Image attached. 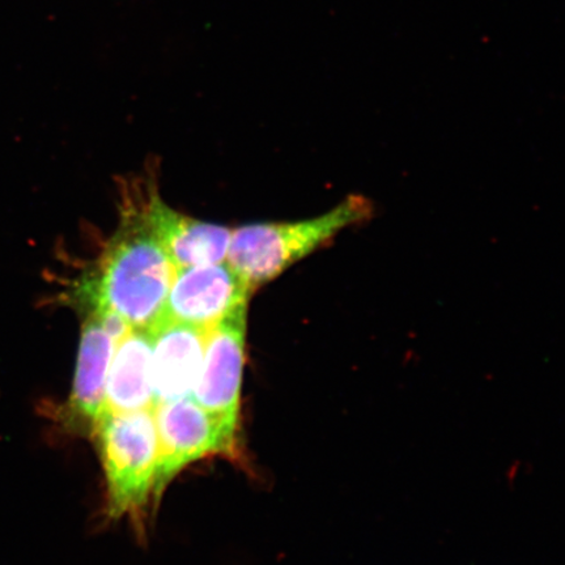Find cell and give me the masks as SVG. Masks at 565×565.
Returning <instances> with one entry per match:
<instances>
[{"mask_svg": "<svg viewBox=\"0 0 565 565\" xmlns=\"http://www.w3.org/2000/svg\"><path fill=\"white\" fill-rule=\"evenodd\" d=\"M175 267L152 236L139 210H127L95 271L81 282L87 310H105L131 329L150 330L164 313Z\"/></svg>", "mask_w": 565, "mask_h": 565, "instance_id": "6da1fadb", "label": "cell"}, {"mask_svg": "<svg viewBox=\"0 0 565 565\" xmlns=\"http://www.w3.org/2000/svg\"><path fill=\"white\" fill-rule=\"evenodd\" d=\"M150 333L153 407L192 397L200 379L209 331L160 320Z\"/></svg>", "mask_w": 565, "mask_h": 565, "instance_id": "ba28073f", "label": "cell"}, {"mask_svg": "<svg viewBox=\"0 0 565 565\" xmlns=\"http://www.w3.org/2000/svg\"><path fill=\"white\" fill-rule=\"evenodd\" d=\"M117 343L102 315L88 310L82 328L73 393L66 407L67 419L76 428L94 429L103 414L106 379Z\"/></svg>", "mask_w": 565, "mask_h": 565, "instance_id": "9c48e42d", "label": "cell"}, {"mask_svg": "<svg viewBox=\"0 0 565 565\" xmlns=\"http://www.w3.org/2000/svg\"><path fill=\"white\" fill-rule=\"evenodd\" d=\"M247 308L209 330L200 379L192 397L209 413L238 427Z\"/></svg>", "mask_w": 565, "mask_h": 565, "instance_id": "8992f818", "label": "cell"}, {"mask_svg": "<svg viewBox=\"0 0 565 565\" xmlns=\"http://www.w3.org/2000/svg\"><path fill=\"white\" fill-rule=\"evenodd\" d=\"M151 353L150 330L131 329L117 343L106 379L103 414L153 408Z\"/></svg>", "mask_w": 565, "mask_h": 565, "instance_id": "30bf717a", "label": "cell"}, {"mask_svg": "<svg viewBox=\"0 0 565 565\" xmlns=\"http://www.w3.org/2000/svg\"><path fill=\"white\" fill-rule=\"evenodd\" d=\"M373 216L372 201L351 194L334 209L307 221L243 225L232 231L225 260L254 294L289 267L333 243L343 231Z\"/></svg>", "mask_w": 565, "mask_h": 565, "instance_id": "7a4b0ae2", "label": "cell"}, {"mask_svg": "<svg viewBox=\"0 0 565 565\" xmlns=\"http://www.w3.org/2000/svg\"><path fill=\"white\" fill-rule=\"evenodd\" d=\"M159 439L154 494L161 493L189 463L212 455L236 451L238 427L198 405L193 398L164 402L153 407Z\"/></svg>", "mask_w": 565, "mask_h": 565, "instance_id": "277c9868", "label": "cell"}, {"mask_svg": "<svg viewBox=\"0 0 565 565\" xmlns=\"http://www.w3.org/2000/svg\"><path fill=\"white\" fill-rule=\"evenodd\" d=\"M252 295L228 264L177 267L161 320L209 331L247 308Z\"/></svg>", "mask_w": 565, "mask_h": 565, "instance_id": "5b68a950", "label": "cell"}, {"mask_svg": "<svg viewBox=\"0 0 565 565\" xmlns=\"http://www.w3.org/2000/svg\"><path fill=\"white\" fill-rule=\"evenodd\" d=\"M92 433L103 459L109 514L118 519L138 513L157 482L159 439L153 408L103 414Z\"/></svg>", "mask_w": 565, "mask_h": 565, "instance_id": "3957f363", "label": "cell"}, {"mask_svg": "<svg viewBox=\"0 0 565 565\" xmlns=\"http://www.w3.org/2000/svg\"><path fill=\"white\" fill-rule=\"evenodd\" d=\"M139 212L175 268L227 259L233 230L183 215L169 207L157 193L148 196Z\"/></svg>", "mask_w": 565, "mask_h": 565, "instance_id": "52a82bcc", "label": "cell"}]
</instances>
